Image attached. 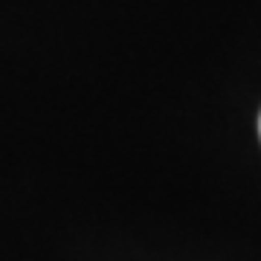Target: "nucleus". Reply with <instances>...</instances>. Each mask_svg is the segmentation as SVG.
Masks as SVG:
<instances>
[{
  "instance_id": "1",
  "label": "nucleus",
  "mask_w": 261,
  "mask_h": 261,
  "mask_svg": "<svg viewBox=\"0 0 261 261\" xmlns=\"http://www.w3.org/2000/svg\"><path fill=\"white\" fill-rule=\"evenodd\" d=\"M258 137H261V116H258Z\"/></svg>"
}]
</instances>
